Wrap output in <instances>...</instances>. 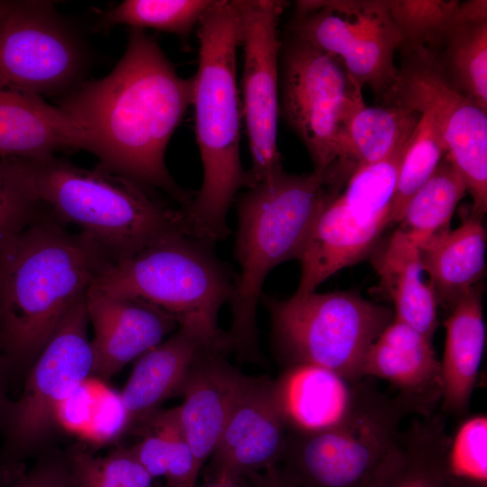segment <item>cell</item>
I'll return each instance as SVG.
<instances>
[{
    "instance_id": "cell-1",
    "label": "cell",
    "mask_w": 487,
    "mask_h": 487,
    "mask_svg": "<svg viewBox=\"0 0 487 487\" xmlns=\"http://www.w3.org/2000/svg\"><path fill=\"white\" fill-rule=\"evenodd\" d=\"M192 96V78L177 74L152 37L131 28L114 69L82 83L59 106L80 127L99 166L161 188L184 207L193 198L170 174L165 152Z\"/></svg>"
},
{
    "instance_id": "cell-2",
    "label": "cell",
    "mask_w": 487,
    "mask_h": 487,
    "mask_svg": "<svg viewBox=\"0 0 487 487\" xmlns=\"http://www.w3.org/2000/svg\"><path fill=\"white\" fill-rule=\"evenodd\" d=\"M111 264L80 233L42 216L0 257V353L28 371L69 309Z\"/></svg>"
},
{
    "instance_id": "cell-3",
    "label": "cell",
    "mask_w": 487,
    "mask_h": 487,
    "mask_svg": "<svg viewBox=\"0 0 487 487\" xmlns=\"http://www.w3.org/2000/svg\"><path fill=\"white\" fill-rule=\"evenodd\" d=\"M197 26L199 56L191 78L192 105L203 181L191 202L181 208L190 235L213 244L230 234L226 216L236 193L252 188L240 158L236 86L240 35L234 0L213 1Z\"/></svg>"
},
{
    "instance_id": "cell-4",
    "label": "cell",
    "mask_w": 487,
    "mask_h": 487,
    "mask_svg": "<svg viewBox=\"0 0 487 487\" xmlns=\"http://www.w3.org/2000/svg\"><path fill=\"white\" fill-rule=\"evenodd\" d=\"M44 209L73 224L111 263L169 237L190 236L181 207L97 165L85 169L54 155L19 161Z\"/></svg>"
},
{
    "instance_id": "cell-5",
    "label": "cell",
    "mask_w": 487,
    "mask_h": 487,
    "mask_svg": "<svg viewBox=\"0 0 487 487\" xmlns=\"http://www.w3.org/2000/svg\"><path fill=\"white\" fill-rule=\"evenodd\" d=\"M338 193L326 172L293 175L281 170L249 188L237 200L230 349L243 361L259 362L256 308L267 275L277 265L299 258L323 207Z\"/></svg>"
},
{
    "instance_id": "cell-6",
    "label": "cell",
    "mask_w": 487,
    "mask_h": 487,
    "mask_svg": "<svg viewBox=\"0 0 487 487\" xmlns=\"http://www.w3.org/2000/svg\"><path fill=\"white\" fill-rule=\"evenodd\" d=\"M211 244L188 235L166 238L109 264L91 287L151 303L197 334L207 348L225 354L230 344L218 314L230 301L234 280Z\"/></svg>"
},
{
    "instance_id": "cell-7",
    "label": "cell",
    "mask_w": 487,
    "mask_h": 487,
    "mask_svg": "<svg viewBox=\"0 0 487 487\" xmlns=\"http://www.w3.org/2000/svg\"><path fill=\"white\" fill-rule=\"evenodd\" d=\"M271 324L273 349L287 366L311 364L361 379L370 346L394 315L387 307L346 291L262 294Z\"/></svg>"
},
{
    "instance_id": "cell-8",
    "label": "cell",
    "mask_w": 487,
    "mask_h": 487,
    "mask_svg": "<svg viewBox=\"0 0 487 487\" xmlns=\"http://www.w3.org/2000/svg\"><path fill=\"white\" fill-rule=\"evenodd\" d=\"M407 409L375 387L341 425L313 434L288 433L278 464L295 487H369L400 447Z\"/></svg>"
},
{
    "instance_id": "cell-9",
    "label": "cell",
    "mask_w": 487,
    "mask_h": 487,
    "mask_svg": "<svg viewBox=\"0 0 487 487\" xmlns=\"http://www.w3.org/2000/svg\"><path fill=\"white\" fill-rule=\"evenodd\" d=\"M412 134L382 161L357 170L320 211L299 258L301 275L295 294L316 291L374 248L391 224L398 173Z\"/></svg>"
},
{
    "instance_id": "cell-10",
    "label": "cell",
    "mask_w": 487,
    "mask_h": 487,
    "mask_svg": "<svg viewBox=\"0 0 487 487\" xmlns=\"http://www.w3.org/2000/svg\"><path fill=\"white\" fill-rule=\"evenodd\" d=\"M279 110L308 151L316 171L335 162L363 87L335 57L285 32L280 39Z\"/></svg>"
},
{
    "instance_id": "cell-11",
    "label": "cell",
    "mask_w": 487,
    "mask_h": 487,
    "mask_svg": "<svg viewBox=\"0 0 487 487\" xmlns=\"http://www.w3.org/2000/svg\"><path fill=\"white\" fill-rule=\"evenodd\" d=\"M288 33L335 57L354 79L386 106L399 78L394 56L402 43L388 0H301Z\"/></svg>"
},
{
    "instance_id": "cell-12",
    "label": "cell",
    "mask_w": 487,
    "mask_h": 487,
    "mask_svg": "<svg viewBox=\"0 0 487 487\" xmlns=\"http://www.w3.org/2000/svg\"><path fill=\"white\" fill-rule=\"evenodd\" d=\"M88 324L84 297L28 369L23 391L10 401L0 426L7 456L21 459L40 450L52 436L66 401L92 375Z\"/></svg>"
},
{
    "instance_id": "cell-13",
    "label": "cell",
    "mask_w": 487,
    "mask_h": 487,
    "mask_svg": "<svg viewBox=\"0 0 487 487\" xmlns=\"http://www.w3.org/2000/svg\"><path fill=\"white\" fill-rule=\"evenodd\" d=\"M81 40L49 1H10L0 16V87L67 96L82 82Z\"/></svg>"
},
{
    "instance_id": "cell-14",
    "label": "cell",
    "mask_w": 487,
    "mask_h": 487,
    "mask_svg": "<svg viewBox=\"0 0 487 487\" xmlns=\"http://www.w3.org/2000/svg\"><path fill=\"white\" fill-rule=\"evenodd\" d=\"M399 78L386 106L428 114L473 198L471 215L487 209V111L456 90L424 48L402 53Z\"/></svg>"
},
{
    "instance_id": "cell-15",
    "label": "cell",
    "mask_w": 487,
    "mask_h": 487,
    "mask_svg": "<svg viewBox=\"0 0 487 487\" xmlns=\"http://www.w3.org/2000/svg\"><path fill=\"white\" fill-rule=\"evenodd\" d=\"M240 46L244 49L242 87L252 165V188L271 180L282 170L277 146L279 23L288 2L234 0Z\"/></svg>"
},
{
    "instance_id": "cell-16",
    "label": "cell",
    "mask_w": 487,
    "mask_h": 487,
    "mask_svg": "<svg viewBox=\"0 0 487 487\" xmlns=\"http://www.w3.org/2000/svg\"><path fill=\"white\" fill-rule=\"evenodd\" d=\"M287 436L275 380L246 375L206 471L245 477L277 465Z\"/></svg>"
},
{
    "instance_id": "cell-17",
    "label": "cell",
    "mask_w": 487,
    "mask_h": 487,
    "mask_svg": "<svg viewBox=\"0 0 487 487\" xmlns=\"http://www.w3.org/2000/svg\"><path fill=\"white\" fill-rule=\"evenodd\" d=\"M86 306L94 331L92 375L104 381L158 345L178 326L170 314L151 303L93 287L86 294Z\"/></svg>"
},
{
    "instance_id": "cell-18",
    "label": "cell",
    "mask_w": 487,
    "mask_h": 487,
    "mask_svg": "<svg viewBox=\"0 0 487 487\" xmlns=\"http://www.w3.org/2000/svg\"><path fill=\"white\" fill-rule=\"evenodd\" d=\"M362 375L387 381L409 414L431 417L441 403V364L432 340L396 318L368 349Z\"/></svg>"
},
{
    "instance_id": "cell-19",
    "label": "cell",
    "mask_w": 487,
    "mask_h": 487,
    "mask_svg": "<svg viewBox=\"0 0 487 487\" xmlns=\"http://www.w3.org/2000/svg\"><path fill=\"white\" fill-rule=\"evenodd\" d=\"M363 378L311 364L287 366L275 381L288 433L313 434L344 423L374 387Z\"/></svg>"
},
{
    "instance_id": "cell-20",
    "label": "cell",
    "mask_w": 487,
    "mask_h": 487,
    "mask_svg": "<svg viewBox=\"0 0 487 487\" xmlns=\"http://www.w3.org/2000/svg\"><path fill=\"white\" fill-rule=\"evenodd\" d=\"M245 378L225 353L206 347L191 364L178 411L199 471L218 444Z\"/></svg>"
},
{
    "instance_id": "cell-21",
    "label": "cell",
    "mask_w": 487,
    "mask_h": 487,
    "mask_svg": "<svg viewBox=\"0 0 487 487\" xmlns=\"http://www.w3.org/2000/svg\"><path fill=\"white\" fill-rule=\"evenodd\" d=\"M86 150L77 123L42 96L0 87V159L33 161L60 150Z\"/></svg>"
},
{
    "instance_id": "cell-22",
    "label": "cell",
    "mask_w": 487,
    "mask_h": 487,
    "mask_svg": "<svg viewBox=\"0 0 487 487\" xmlns=\"http://www.w3.org/2000/svg\"><path fill=\"white\" fill-rule=\"evenodd\" d=\"M204 347L207 348L197 334L179 326L138 358L118 395L126 428L143 425L162 402L181 396L191 364Z\"/></svg>"
},
{
    "instance_id": "cell-23",
    "label": "cell",
    "mask_w": 487,
    "mask_h": 487,
    "mask_svg": "<svg viewBox=\"0 0 487 487\" xmlns=\"http://www.w3.org/2000/svg\"><path fill=\"white\" fill-rule=\"evenodd\" d=\"M445 321L446 343L441 364L443 412L465 416L485 347L482 288L477 284L450 308Z\"/></svg>"
},
{
    "instance_id": "cell-24",
    "label": "cell",
    "mask_w": 487,
    "mask_h": 487,
    "mask_svg": "<svg viewBox=\"0 0 487 487\" xmlns=\"http://www.w3.org/2000/svg\"><path fill=\"white\" fill-rule=\"evenodd\" d=\"M482 219L470 214L455 230L418 247L423 271L438 303L450 308L479 284L485 272L486 231Z\"/></svg>"
},
{
    "instance_id": "cell-25",
    "label": "cell",
    "mask_w": 487,
    "mask_h": 487,
    "mask_svg": "<svg viewBox=\"0 0 487 487\" xmlns=\"http://www.w3.org/2000/svg\"><path fill=\"white\" fill-rule=\"evenodd\" d=\"M374 264L393 303L394 318L433 340L438 326V301L430 283L423 280L418 244L397 229Z\"/></svg>"
},
{
    "instance_id": "cell-26",
    "label": "cell",
    "mask_w": 487,
    "mask_h": 487,
    "mask_svg": "<svg viewBox=\"0 0 487 487\" xmlns=\"http://www.w3.org/2000/svg\"><path fill=\"white\" fill-rule=\"evenodd\" d=\"M420 114L399 104L364 106L351 120L335 162L328 170L332 181L344 188L360 168L388 157L411 134Z\"/></svg>"
},
{
    "instance_id": "cell-27",
    "label": "cell",
    "mask_w": 487,
    "mask_h": 487,
    "mask_svg": "<svg viewBox=\"0 0 487 487\" xmlns=\"http://www.w3.org/2000/svg\"><path fill=\"white\" fill-rule=\"evenodd\" d=\"M446 435L437 414L414 420L369 487H447L440 470Z\"/></svg>"
},
{
    "instance_id": "cell-28",
    "label": "cell",
    "mask_w": 487,
    "mask_h": 487,
    "mask_svg": "<svg viewBox=\"0 0 487 487\" xmlns=\"http://www.w3.org/2000/svg\"><path fill=\"white\" fill-rule=\"evenodd\" d=\"M427 51L446 80L487 111V20L453 25Z\"/></svg>"
},
{
    "instance_id": "cell-29",
    "label": "cell",
    "mask_w": 487,
    "mask_h": 487,
    "mask_svg": "<svg viewBox=\"0 0 487 487\" xmlns=\"http://www.w3.org/2000/svg\"><path fill=\"white\" fill-rule=\"evenodd\" d=\"M467 193L465 182L446 157L409 201L399 230L418 247L450 229V223L459 201Z\"/></svg>"
},
{
    "instance_id": "cell-30",
    "label": "cell",
    "mask_w": 487,
    "mask_h": 487,
    "mask_svg": "<svg viewBox=\"0 0 487 487\" xmlns=\"http://www.w3.org/2000/svg\"><path fill=\"white\" fill-rule=\"evenodd\" d=\"M211 0H125L102 17L98 27L109 31L115 25L152 28L175 34L187 42Z\"/></svg>"
},
{
    "instance_id": "cell-31",
    "label": "cell",
    "mask_w": 487,
    "mask_h": 487,
    "mask_svg": "<svg viewBox=\"0 0 487 487\" xmlns=\"http://www.w3.org/2000/svg\"><path fill=\"white\" fill-rule=\"evenodd\" d=\"M440 470L447 487H487V418L466 416L446 436Z\"/></svg>"
},
{
    "instance_id": "cell-32",
    "label": "cell",
    "mask_w": 487,
    "mask_h": 487,
    "mask_svg": "<svg viewBox=\"0 0 487 487\" xmlns=\"http://www.w3.org/2000/svg\"><path fill=\"white\" fill-rule=\"evenodd\" d=\"M446 154V145L436 123L428 114L420 113L399 170L391 224L400 222L409 201L431 177Z\"/></svg>"
},
{
    "instance_id": "cell-33",
    "label": "cell",
    "mask_w": 487,
    "mask_h": 487,
    "mask_svg": "<svg viewBox=\"0 0 487 487\" xmlns=\"http://www.w3.org/2000/svg\"><path fill=\"white\" fill-rule=\"evenodd\" d=\"M457 0H388L402 43L400 54L419 48L430 50L455 23Z\"/></svg>"
},
{
    "instance_id": "cell-34",
    "label": "cell",
    "mask_w": 487,
    "mask_h": 487,
    "mask_svg": "<svg viewBox=\"0 0 487 487\" xmlns=\"http://www.w3.org/2000/svg\"><path fill=\"white\" fill-rule=\"evenodd\" d=\"M44 211L21 163L0 159V257Z\"/></svg>"
},
{
    "instance_id": "cell-35",
    "label": "cell",
    "mask_w": 487,
    "mask_h": 487,
    "mask_svg": "<svg viewBox=\"0 0 487 487\" xmlns=\"http://www.w3.org/2000/svg\"><path fill=\"white\" fill-rule=\"evenodd\" d=\"M68 462L75 487H154V480L129 447H118L105 456L78 451Z\"/></svg>"
},
{
    "instance_id": "cell-36",
    "label": "cell",
    "mask_w": 487,
    "mask_h": 487,
    "mask_svg": "<svg viewBox=\"0 0 487 487\" xmlns=\"http://www.w3.org/2000/svg\"><path fill=\"white\" fill-rule=\"evenodd\" d=\"M161 413L169 437L164 487H197L200 471L181 428L178 407Z\"/></svg>"
},
{
    "instance_id": "cell-37",
    "label": "cell",
    "mask_w": 487,
    "mask_h": 487,
    "mask_svg": "<svg viewBox=\"0 0 487 487\" xmlns=\"http://www.w3.org/2000/svg\"><path fill=\"white\" fill-rule=\"evenodd\" d=\"M12 487H75L68 458L48 456L38 462Z\"/></svg>"
},
{
    "instance_id": "cell-38",
    "label": "cell",
    "mask_w": 487,
    "mask_h": 487,
    "mask_svg": "<svg viewBox=\"0 0 487 487\" xmlns=\"http://www.w3.org/2000/svg\"><path fill=\"white\" fill-rule=\"evenodd\" d=\"M248 487H295L278 465L245 476Z\"/></svg>"
},
{
    "instance_id": "cell-39",
    "label": "cell",
    "mask_w": 487,
    "mask_h": 487,
    "mask_svg": "<svg viewBox=\"0 0 487 487\" xmlns=\"http://www.w3.org/2000/svg\"><path fill=\"white\" fill-rule=\"evenodd\" d=\"M14 374L10 361L0 353V426L11 401L8 391Z\"/></svg>"
},
{
    "instance_id": "cell-40",
    "label": "cell",
    "mask_w": 487,
    "mask_h": 487,
    "mask_svg": "<svg viewBox=\"0 0 487 487\" xmlns=\"http://www.w3.org/2000/svg\"><path fill=\"white\" fill-rule=\"evenodd\" d=\"M198 487H248V484L245 477L226 472L206 471L204 481Z\"/></svg>"
},
{
    "instance_id": "cell-41",
    "label": "cell",
    "mask_w": 487,
    "mask_h": 487,
    "mask_svg": "<svg viewBox=\"0 0 487 487\" xmlns=\"http://www.w3.org/2000/svg\"><path fill=\"white\" fill-rule=\"evenodd\" d=\"M10 1H0V16L5 13L9 5Z\"/></svg>"
}]
</instances>
